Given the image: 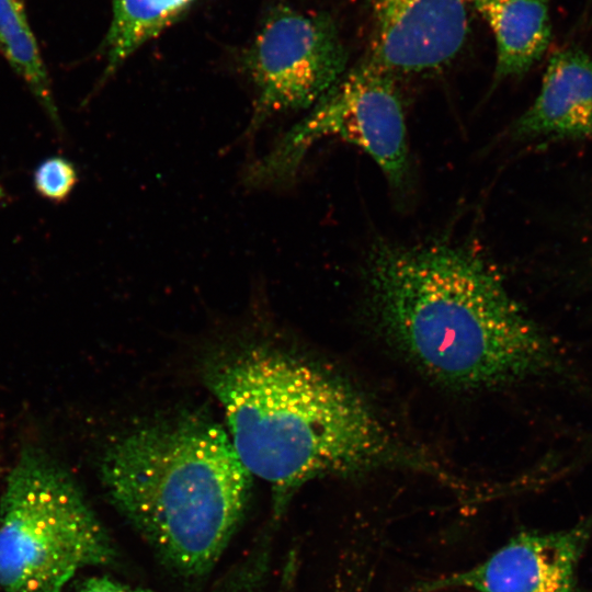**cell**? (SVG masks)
Wrapping results in <instances>:
<instances>
[{"label":"cell","mask_w":592,"mask_h":592,"mask_svg":"<svg viewBox=\"0 0 592 592\" xmlns=\"http://www.w3.org/2000/svg\"><path fill=\"white\" fill-rule=\"evenodd\" d=\"M474 11L494 35L498 81L528 71L549 46V0H474Z\"/></svg>","instance_id":"10"},{"label":"cell","mask_w":592,"mask_h":592,"mask_svg":"<svg viewBox=\"0 0 592 592\" xmlns=\"http://www.w3.org/2000/svg\"><path fill=\"white\" fill-rule=\"evenodd\" d=\"M206 382L238 457L271 487L276 513L314 478L405 460L358 394L307 361L252 348L210 365Z\"/></svg>","instance_id":"2"},{"label":"cell","mask_w":592,"mask_h":592,"mask_svg":"<svg viewBox=\"0 0 592 592\" xmlns=\"http://www.w3.org/2000/svg\"><path fill=\"white\" fill-rule=\"evenodd\" d=\"M516 138H592V56L579 48L553 54L533 104L512 126Z\"/></svg>","instance_id":"9"},{"label":"cell","mask_w":592,"mask_h":592,"mask_svg":"<svg viewBox=\"0 0 592 592\" xmlns=\"http://www.w3.org/2000/svg\"><path fill=\"white\" fill-rule=\"evenodd\" d=\"M346 62L330 16L277 8L242 55L255 90L248 130L277 113L312 107L342 78Z\"/></svg>","instance_id":"6"},{"label":"cell","mask_w":592,"mask_h":592,"mask_svg":"<svg viewBox=\"0 0 592 592\" xmlns=\"http://www.w3.org/2000/svg\"><path fill=\"white\" fill-rule=\"evenodd\" d=\"M330 136L363 149L394 189H403L409 158L401 100L394 76L367 59L345 71L312 111L248 169L246 182L254 187L288 183L308 149Z\"/></svg>","instance_id":"5"},{"label":"cell","mask_w":592,"mask_h":592,"mask_svg":"<svg viewBox=\"0 0 592 592\" xmlns=\"http://www.w3.org/2000/svg\"><path fill=\"white\" fill-rule=\"evenodd\" d=\"M296 563L295 559L291 558L286 565V570L284 572L282 589L280 592H293V583L296 574Z\"/></svg>","instance_id":"15"},{"label":"cell","mask_w":592,"mask_h":592,"mask_svg":"<svg viewBox=\"0 0 592 592\" xmlns=\"http://www.w3.org/2000/svg\"><path fill=\"white\" fill-rule=\"evenodd\" d=\"M591 536L592 514L559 531L521 532L480 562L414 592H581L579 565Z\"/></svg>","instance_id":"7"},{"label":"cell","mask_w":592,"mask_h":592,"mask_svg":"<svg viewBox=\"0 0 592 592\" xmlns=\"http://www.w3.org/2000/svg\"><path fill=\"white\" fill-rule=\"evenodd\" d=\"M0 53L62 137L65 128L52 81L20 0H0Z\"/></svg>","instance_id":"12"},{"label":"cell","mask_w":592,"mask_h":592,"mask_svg":"<svg viewBox=\"0 0 592 592\" xmlns=\"http://www.w3.org/2000/svg\"><path fill=\"white\" fill-rule=\"evenodd\" d=\"M78 182L77 167L62 156H52L42 160L33 172L35 192L55 204L67 201Z\"/></svg>","instance_id":"13"},{"label":"cell","mask_w":592,"mask_h":592,"mask_svg":"<svg viewBox=\"0 0 592 592\" xmlns=\"http://www.w3.org/2000/svg\"><path fill=\"white\" fill-rule=\"evenodd\" d=\"M113 558L110 537L70 474L26 445L0 500V589L62 592L78 571Z\"/></svg>","instance_id":"4"},{"label":"cell","mask_w":592,"mask_h":592,"mask_svg":"<svg viewBox=\"0 0 592 592\" xmlns=\"http://www.w3.org/2000/svg\"><path fill=\"white\" fill-rule=\"evenodd\" d=\"M79 592H152L148 589L132 588L105 577H96L87 580Z\"/></svg>","instance_id":"14"},{"label":"cell","mask_w":592,"mask_h":592,"mask_svg":"<svg viewBox=\"0 0 592 592\" xmlns=\"http://www.w3.org/2000/svg\"><path fill=\"white\" fill-rule=\"evenodd\" d=\"M365 276L386 335L439 382L488 388L554 365L548 339L500 274L466 246L378 240L368 253Z\"/></svg>","instance_id":"1"},{"label":"cell","mask_w":592,"mask_h":592,"mask_svg":"<svg viewBox=\"0 0 592 592\" xmlns=\"http://www.w3.org/2000/svg\"><path fill=\"white\" fill-rule=\"evenodd\" d=\"M194 0H113L112 20L102 44L106 65L98 87L147 41L178 20Z\"/></svg>","instance_id":"11"},{"label":"cell","mask_w":592,"mask_h":592,"mask_svg":"<svg viewBox=\"0 0 592 592\" xmlns=\"http://www.w3.org/2000/svg\"><path fill=\"white\" fill-rule=\"evenodd\" d=\"M100 473L112 503L186 577L203 576L219 560L252 482L228 433L194 417L121 435L104 453Z\"/></svg>","instance_id":"3"},{"label":"cell","mask_w":592,"mask_h":592,"mask_svg":"<svg viewBox=\"0 0 592 592\" xmlns=\"http://www.w3.org/2000/svg\"><path fill=\"white\" fill-rule=\"evenodd\" d=\"M374 34L367 60L395 76L439 69L459 53L474 0H368Z\"/></svg>","instance_id":"8"}]
</instances>
